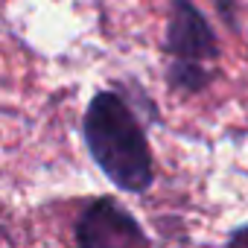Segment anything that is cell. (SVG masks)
Segmentation results:
<instances>
[{
	"instance_id": "obj_1",
	"label": "cell",
	"mask_w": 248,
	"mask_h": 248,
	"mask_svg": "<svg viewBox=\"0 0 248 248\" xmlns=\"http://www.w3.org/2000/svg\"><path fill=\"white\" fill-rule=\"evenodd\" d=\"M82 138L102 175L123 193H146L155 181L143 123L114 91H99L85 108Z\"/></svg>"
},
{
	"instance_id": "obj_2",
	"label": "cell",
	"mask_w": 248,
	"mask_h": 248,
	"mask_svg": "<svg viewBox=\"0 0 248 248\" xmlns=\"http://www.w3.org/2000/svg\"><path fill=\"white\" fill-rule=\"evenodd\" d=\"M76 245L82 248H138L149 245L140 222L120 207L114 199L102 196L91 202L76 222Z\"/></svg>"
},
{
	"instance_id": "obj_3",
	"label": "cell",
	"mask_w": 248,
	"mask_h": 248,
	"mask_svg": "<svg viewBox=\"0 0 248 248\" xmlns=\"http://www.w3.org/2000/svg\"><path fill=\"white\" fill-rule=\"evenodd\" d=\"M164 53L172 59H190V62H216L219 59L216 32L193 0H170Z\"/></svg>"
},
{
	"instance_id": "obj_4",
	"label": "cell",
	"mask_w": 248,
	"mask_h": 248,
	"mask_svg": "<svg viewBox=\"0 0 248 248\" xmlns=\"http://www.w3.org/2000/svg\"><path fill=\"white\" fill-rule=\"evenodd\" d=\"M167 82L172 91L181 93H199L213 82V70L204 67V62H190V59H172L167 67Z\"/></svg>"
},
{
	"instance_id": "obj_5",
	"label": "cell",
	"mask_w": 248,
	"mask_h": 248,
	"mask_svg": "<svg viewBox=\"0 0 248 248\" xmlns=\"http://www.w3.org/2000/svg\"><path fill=\"white\" fill-rule=\"evenodd\" d=\"M225 242H228V245H248V225H242V228H236L233 233H228Z\"/></svg>"
},
{
	"instance_id": "obj_6",
	"label": "cell",
	"mask_w": 248,
	"mask_h": 248,
	"mask_svg": "<svg viewBox=\"0 0 248 248\" xmlns=\"http://www.w3.org/2000/svg\"><path fill=\"white\" fill-rule=\"evenodd\" d=\"M216 6H219V12H222L225 24H228V27H233V3H231V0H216Z\"/></svg>"
}]
</instances>
